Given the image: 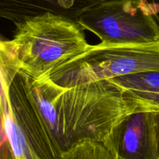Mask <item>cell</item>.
<instances>
[{
	"mask_svg": "<svg viewBox=\"0 0 159 159\" xmlns=\"http://www.w3.org/2000/svg\"><path fill=\"white\" fill-rule=\"evenodd\" d=\"M65 159H114L102 142L84 140L64 155Z\"/></svg>",
	"mask_w": 159,
	"mask_h": 159,
	"instance_id": "9c48e42d",
	"label": "cell"
},
{
	"mask_svg": "<svg viewBox=\"0 0 159 159\" xmlns=\"http://www.w3.org/2000/svg\"><path fill=\"white\" fill-rule=\"evenodd\" d=\"M33 94L65 155L84 140L103 142L113 127L134 111L124 90L110 80L71 88L30 77Z\"/></svg>",
	"mask_w": 159,
	"mask_h": 159,
	"instance_id": "6da1fadb",
	"label": "cell"
},
{
	"mask_svg": "<svg viewBox=\"0 0 159 159\" xmlns=\"http://www.w3.org/2000/svg\"><path fill=\"white\" fill-rule=\"evenodd\" d=\"M148 71H159V43L148 45H91L85 52L39 79L71 88Z\"/></svg>",
	"mask_w": 159,
	"mask_h": 159,
	"instance_id": "277c9868",
	"label": "cell"
},
{
	"mask_svg": "<svg viewBox=\"0 0 159 159\" xmlns=\"http://www.w3.org/2000/svg\"><path fill=\"white\" fill-rule=\"evenodd\" d=\"M2 159H65L36 102L30 76L20 71L1 93Z\"/></svg>",
	"mask_w": 159,
	"mask_h": 159,
	"instance_id": "3957f363",
	"label": "cell"
},
{
	"mask_svg": "<svg viewBox=\"0 0 159 159\" xmlns=\"http://www.w3.org/2000/svg\"><path fill=\"white\" fill-rule=\"evenodd\" d=\"M124 96L135 110L159 113V93L124 91Z\"/></svg>",
	"mask_w": 159,
	"mask_h": 159,
	"instance_id": "30bf717a",
	"label": "cell"
},
{
	"mask_svg": "<svg viewBox=\"0 0 159 159\" xmlns=\"http://www.w3.org/2000/svg\"><path fill=\"white\" fill-rule=\"evenodd\" d=\"M77 22L107 46L159 43L158 19L141 0L106 1L85 11Z\"/></svg>",
	"mask_w": 159,
	"mask_h": 159,
	"instance_id": "5b68a950",
	"label": "cell"
},
{
	"mask_svg": "<svg viewBox=\"0 0 159 159\" xmlns=\"http://www.w3.org/2000/svg\"><path fill=\"white\" fill-rule=\"evenodd\" d=\"M109 0H0V16L14 24L49 13L77 19L93 6Z\"/></svg>",
	"mask_w": 159,
	"mask_h": 159,
	"instance_id": "52a82bcc",
	"label": "cell"
},
{
	"mask_svg": "<svg viewBox=\"0 0 159 159\" xmlns=\"http://www.w3.org/2000/svg\"><path fill=\"white\" fill-rule=\"evenodd\" d=\"M156 129H157V138H158V157H159V113H156Z\"/></svg>",
	"mask_w": 159,
	"mask_h": 159,
	"instance_id": "7c38bea8",
	"label": "cell"
},
{
	"mask_svg": "<svg viewBox=\"0 0 159 159\" xmlns=\"http://www.w3.org/2000/svg\"><path fill=\"white\" fill-rule=\"evenodd\" d=\"M124 91L159 93V71L127 75L110 79Z\"/></svg>",
	"mask_w": 159,
	"mask_h": 159,
	"instance_id": "ba28073f",
	"label": "cell"
},
{
	"mask_svg": "<svg viewBox=\"0 0 159 159\" xmlns=\"http://www.w3.org/2000/svg\"><path fill=\"white\" fill-rule=\"evenodd\" d=\"M102 144L114 159H159L156 113H129L113 127Z\"/></svg>",
	"mask_w": 159,
	"mask_h": 159,
	"instance_id": "8992f818",
	"label": "cell"
},
{
	"mask_svg": "<svg viewBox=\"0 0 159 159\" xmlns=\"http://www.w3.org/2000/svg\"><path fill=\"white\" fill-rule=\"evenodd\" d=\"M6 40L20 71L34 79L89 50L84 29L76 20L47 13L15 24Z\"/></svg>",
	"mask_w": 159,
	"mask_h": 159,
	"instance_id": "7a4b0ae2",
	"label": "cell"
},
{
	"mask_svg": "<svg viewBox=\"0 0 159 159\" xmlns=\"http://www.w3.org/2000/svg\"><path fill=\"white\" fill-rule=\"evenodd\" d=\"M148 12L158 19L159 22V0H141Z\"/></svg>",
	"mask_w": 159,
	"mask_h": 159,
	"instance_id": "8fae6325",
	"label": "cell"
}]
</instances>
